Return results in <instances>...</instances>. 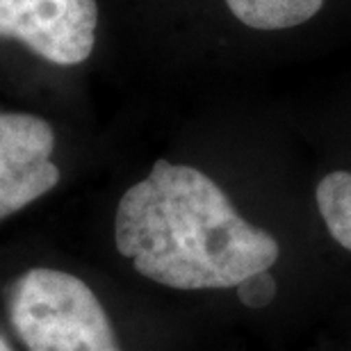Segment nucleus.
I'll return each instance as SVG.
<instances>
[{
	"label": "nucleus",
	"instance_id": "obj_3",
	"mask_svg": "<svg viewBox=\"0 0 351 351\" xmlns=\"http://www.w3.org/2000/svg\"><path fill=\"white\" fill-rule=\"evenodd\" d=\"M96 25V0H0V39H16L51 64H82Z\"/></svg>",
	"mask_w": 351,
	"mask_h": 351
},
{
	"label": "nucleus",
	"instance_id": "obj_2",
	"mask_svg": "<svg viewBox=\"0 0 351 351\" xmlns=\"http://www.w3.org/2000/svg\"><path fill=\"white\" fill-rule=\"evenodd\" d=\"M10 319L27 351H121L94 290L60 269L21 274L10 290Z\"/></svg>",
	"mask_w": 351,
	"mask_h": 351
},
{
	"label": "nucleus",
	"instance_id": "obj_4",
	"mask_svg": "<svg viewBox=\"0 0 351 351\" xmlns=\"http://www.w3.org/2000/svg\"><path fill=\"white\" fill-rule=\"evenodd\" d=\"M55 132L41 117L0 112V219L41 199L60 182Z\"/></svg>",
	"mask_w": 351,
	"mask_h": 351
},
{
	"label": "nucleus",
	"instance_id": "obj_8",
	"mask_svg": "<svg viewBox=\"0 0 351 351\" xmlns=\"http://www.w3.org/2000/svg\"><path fill=\"white\" fill-rule=\"evenodd\" d=\"M0 351H12V347L7 345V340L3 338V335H0Z\"/></svg>",
	"mask_w": 351,
	"mask_h": 351
},
{
	"label": "nucleus",
	"instance_id": "obj_1",
	"mask_svg": "<svg viewBox=\"0 0 351 351\" xmlns=\"http://www.w3.org/2000/svg\"><path fill=\"white\" fill-rule=\"evenodd\" d=\"M114 242L142 276L173 290L237 287L278 261V242L189 165L158 160L121 196Z\"/></svg>",
	"mask_w": 351,
	"mask_h": 351
},
{
	"label": "nucleus",
	"instance_id": "obj_7",
	"mask_svg": "<svg viewBox=\"0 0 351 351\" xmlns=\"http://www.w3.org/2000/svg\"><path fill=\"white\" fill-rule=\"evenodd\" d=\"M237 297L247 308H265L276 297V280L269 269L251 274L237 285Z\"/></svg>",
	"mask_w": 351,
	"mask_h": 351
},
{
	"label": "nucleus",
	"instance_id": "obj_6",
	"mask_svg": "<svg viewBox=\"0 0 351 351\" xmlns=\"http://www.w3.org/2000/svg\"><path fill=\"white\" fill-rule=\"evenodd\" d=\"M315 201L331 237L351 251V173H326L315 189Z\"/></svg>",
	"mask_w": 351,
	"mask_h": 351
},
{
	"label": "nucleus",
	"instance_id": "obj_5",
	"mask_svg": "<svg viewBox=\"0 0 351 351\" xmlns=\"http://www.w3.org/2000/svg\"><path fill=\"white\" fill-rule=\"evenodd\" d=\"M240 23L254 30H290L324 7V0H223Z\"/></svg>",
	"mask_w": 351,
	"mask_h": 351
}]
</instances>
